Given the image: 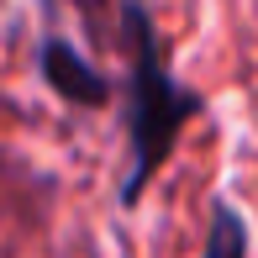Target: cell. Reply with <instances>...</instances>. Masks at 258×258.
<instances>
[{
    "mask_svg": "<svg viewBox=\"0 0 258 258\" xmlns=\"http://www.w3.org/2000/svg\"><path fill=\"white\" fill-rule=\"evenodd\" d=\"M42 79H48L69 105H105V100H111L105 79L85 63V53H74L63 37H48V42H42Z\"/></svg>",
    "mask_w": 258,
    "mask_h": 258,
    "instance_id": "obj_2",
    "label": "cell"
},
{
    "mask_svg": "<svg viewBox=\"0 0 258 258\" xmlns=\"http://www.w3.org/2000/svg\"><path fill=\"white\" fill-rule=\"evenodd\" d=\"M121 32L132 42V90H126V143H132V169H126L121 184V201L137 206L148 190V179L169 163L174 143H179L184 121L201 116V95L184 90L179 79L169 74V63L158 58V37H153V21L137 0L121 6Z\"/></svg>",
    "mask_w": 258,
    "mask_h": 258,
    "instance_id": "obj_1",
    "label": "cell"
},
{
    "mask_svg": "<svg viewBox=\"0 0 258 258\" xmlns=\"http://www.w3.org/2000/svg\"><path fill=\"white\" fill-rule=\"evenodd\" d=\"M206 258H248V227H242V216H237L227 201L211 206V242H206Z\"/></svg>",
    "mask_w": 258,
    "mask_h": 258,
    "instance_id": "obj_3",
    "label": "cell"
}]
</instances>
